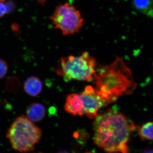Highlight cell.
<instances>
[{"label": "cell", "mask_w": 153, "mask_h": 153, "mask_svg": "<svg viewBox=\"0 0 153 153\" xmlns=\"http://www.w3.org/2000/svg\"><path fill=\"white\" fill-rule=\"evenodd\" d=\"M94 121V141L108 153H128V143L137 127L115 109H108L97 114Z\"/></svg>", "instance_id": "cell-1"}, {"label": "cell", "mask_w": 153, "mask_h": 153, "mask_svg": "<svg viewBox=\"0 0 153 153\" xmlns=\"http://www.w3.org/2000/svg\"><path fill=\"white\" fill-rule=\"evenodd\" d=\"M97 91L108 104L121 96L131 94L136 87L130 69L122 57L105 66L98 65L94 75Z\"/></svg>", "instance_id": "cell-2"}, {"label": "cell", "mask_w": 153, "mask_h": 153, "mask_svg": "<svg viewBox=\"0 0 153 153\" xmlns=\"http://www.w3.org/2000/svg\"><path fill=\"white\" fill-rule=\"evenodd\" d=\"M41 136V128L25 115L20 116L15 120L7 135L12 148L21 152L34 150Z\"/></svg>", "instance_id": "cell-3"}, {"label": "cell", "mask_w": 153, "mask_h": 153, "mask_svg": "<svg viewBox=\"0 0 153 153\" xmlns=\"http://www.w3.org/2000/svg\"><path fill=\"white\" fill-rule=\"evenodd\" d=\"M96 61L88 52H82L78 56L69 55L60 59L57 74L63 76L66 81L72 79L91 81L96 71Z\"/></svg>", "instance_id": "cell-4"}, {"label": "cell", "mask_w": 153, "mask_h": 153, "mask_svg": "<svg viewBox=\"0 0 153 153\" xmlns=\"http://www.w3.org/2000/svg\"><path fill=\"white\" fill-rule=\"evenodd\" d=\"M50 19L55 27L60 30L64 36L78 33L84 22L80 12L67 3L56 7Z\"/></svg>", "instance_id": "cell-5"}, {"label": "cell", "mask_w": 153, "mask_h": 153, "mask_svg": "<svg viewBox=\"0 0 153 153\" xmlns=\"http://www.w3.org/2000/svg\"><path fill=\"white\" fill-rule=\"evenodd\" d=\"M83 104L84 115L90 119L95 118L100 109L108 103L97 91L95 88L88 85L79 94Z\"/></svg>", "instance_id": "cell-6"}, {"label": "cell", "mask_w": 153, "mask_h": 153, "mask_svg": "<svg viewBox=\"0 0 153 153\" xmlns=\"http://www.w3.org/2000/svg\"><path fill=\"white\" fill-rule=\"evenodd\" d=\"M65 109L72 115H84L83 102L79 94L73 93L68 95L65 104Z\"/></svg>", "instance_id": "cell-7"}, {"label": "cell", "mask_w": 153, "mask_h": 153, "mask_svg": "<svg viewBox=\"0 0 153 153\" xmlns=\"http://www.w3.org/2000/svg\"><path fill=\"white\" fill-rule=\"evenodd\" d=\"M46 108L39 102H33L26 110L27 117L34 123L39 122L44 119L46 115Z\"/></svg>", "instance_id": "cell-8"}, {"label": "cell", "mask_w": 153, "mask_h": 153, "mask_svg": "<svg viewBox=\"0 0 153 153\" xmlns=\"http://www.w3.org/2000/svg\"><path fill=\"white\" fill-rule=\"evenodd\" d=\"M43 83L41 79L35 76L28 77L24 83V90L28 95L36 97L39 95L43 89Z\"/></svg>", "instance_id": "cell-9"}, {"label": "cell", "mask_w": 153, "mask_h": 153, "mask_svg": "<svg viewBox=\"0 0 153 153\" xmlns=\"http://www.w3.org/2000/svg\"><path fill=\"white\" fill-rule=\"evenodd\" d=\"M133 4L140 13L150 18H153L152 0H133Z\"/></svg>", "instance_id": "cell-10"}, {"label": "cell", "mask_w": 153, "mask_h": 153, "mask_svg": "<svg viewBox=\"0 0 153 153\" xmlns=\"http://www.w3.org/2000/svg\"><path fill=\"white\" fill-rule=\"evenodd\" d=\"M138 133L143 140L153 141V122L147 123L140 127H137Z\"/></svg>", "instance_id": "cell-11"}, {"label": "cell", "mask_w": 153, "mask_h": 153, "mask_svg": "<svg viewBox=\"0 0 153 153\" xmlns=\"http://www.w3.org/2000/svg\"><path fill=\"white\" fill-rule=\"evenodd\" d=\"M8 66L5 60L0 58V79L4 77L7 73Z\"/></svg>", "instance_id": "cell-12"}, {"label": "cell", "mask_w": 153, "mask_h": 153, "mask_svg": "<svg viewBox=\"0 0 153 153\" xmlns=\"http://www.w3.org/2000/svg\"><path fill=\"white\" fill-rule=\"evenodd\" d=\"M9 7L4 2H0V18L2 17L9 11Z\"/></svg>", "instance_id": "cell-13"}, {"label": "cell", "mask_w": 153, "mask_h": 153, "mask_svg": "<svg viewBox=\"0 0 153 153\" xmlns=\"http://www.w3.org/2000/svg\"><path fill=\"white\" fill-rule=\"evenodd\" d=\"M144 152L145 153H153V149H146L144 151Z\"/></svg>", "instance_id": "cell-14"}, {"label": "cell", "mask_w": 153, "mask_h": 153, "mask_svg": "<svg viewBox=\"0 0 153 153\" xmlns=\"http://www.w3.org/2000/svg\"><path fill=\"white\" fill-rule=\"evenodd\" d=\"M39 1L41 2L44 3L45 2V0H39Z\"/></svg>", "instance_id": "cell-15"}, {"label": "cell", "mask_w": 153, "mask_h": 153, "mask_svg": "<svg viewBox=\"0 0 153 153\" xmlns=\"http://www.w3.org/2000/svg\"><path fill=\"white\" fill-rule=\"evenodd\" d=\"M5 0H0V2H4Z\"/></svg>", "instance_id": "cell-16"}]
</instances>
